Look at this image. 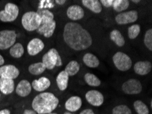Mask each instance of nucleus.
<instances>
[{
    "mask_svg": "<svg viewBox=\"0 0 152 114\" xmlns=\"http://www.w3.org/2000/svg\"><path fill=\"white\" fill-rule=\"evenodd\" d=\"M15 90V81L10 79L0 77V91L2 94L8 95Z\"/></svg>",
    "mask_w": 152,
    "mask_h": 114,
    "instance_id": "obj_15",
    "label": "nucleus"
},
{
    "mask_svg": "<svg viewBox=\"0 0 152 114\" xmlns=\"http://www.w3.org/2000/svg\"><path fill=\"white\" fill-rule=\"evenodd\" d=\"M23 27L28 32L36 31L41 24L40 16L36 12L30 11L25 13L21 18Z\"/></svg>",
    "mask_w": 152,
    "mask_h": 114,
    "instance_id": "obj_3",
    "label": "nucleus"
},
{
    "mask_svg": "<svg viewBox=\"0 0 152 114\" xmlns=\"http://www.w3.org/2000/svg\"><path fill=\"white\" fill-rule=\"evenodd\" d=\"M114 0H101L100 1L101 5L107 7V8H109L110 6H113V4Z\"/></svg>",
    "mask_w": 152,
    "mask_h": 114,
    "instance_id": "obj_34",
    "label": "nucleus"
},
{
    "mask_svg": "<svg viewBox=\"0 0 152 114\" xmlns=\"http://www.w3.org/2000/svg\"><path fill=\"white\" fill-rule=\"evenodd\" d=\"M85 82L92 87H98L101 84V81L95 74L92 73H86L84 76Z\"/></svg>",
    "mask_w": 152,
    "mask_h": 114,
    "instance_id": "obj_29",
    "label": "nucleus"
},
{
    "mask_svg": "<svg viewBox=\"0 0 152 114\" xmlns=\"http://www.w3.org/2000/svg\"><path fill=\"white\" fill-rule=\"evenodd\" d=\"M134 107L138 114H149L148 107L141 101H136L134 103Z\"/></svg>",
    "mask_w": 152,
    "mask_h": 114,
    "instance_id": "obj_30",
    "label": "nucleus"
},
{
    "mask_svg": "<svg viewBox=\"0 0 152 114\" xmlns=\"http://www.w3.org/2000/svg\"><path fill=\"white\" fill-rule=\"evenodd\" d=\"M83 61L87 66L89 68H97L100 64L98 58L95 55L90 53H87L83 57Z\"/></svg>",
    "mask_w": 152,
    "mask_h": 114,
    "instance_id": "obj_22",
    "label": "nucleus"
},
{
    "mask_svg": "<svg viewBox=\"0 0 152 114\" xmlns=\"http://www.w3.org/2000/svg\"><path fill=\"white\" fill-rule=\"evenodd\" d=\"M19 13L18 7L15 4H6L4 10L0 11V21L2 22H12L17 19Z\"/></svg>",
    "mask_w": 152,
    "mask_h": 114,
    "instance_id": "obj_5",
    "label": "nucleus"
},
{
    "mask_svg": "<svg viewBox=\"0 0 152 114\" xmlns=\"http://www.w3.org/2000/svg\"><path fill=\"white\" fill-rule=\"evenodd\" d=\"M4 62H5V61H4V57L2 55L0 54V66H3V65L4 64Z\"/></svg>",
    "mask_w": 152,
    "mask_h": 114,
    "instance_id": "obj_38",
    "label": "nucleus"
},
{
    "mask_svg": "<svg viewBox=\"0 0 152 114\" xmlns=\"http://www.w3.org/2000/svg\"><path fill=\"white\" fill-rule=\"evenodd\" d=\"M144 44L149 51H152V29H149L145 32L144 37Z\"/></svg>",
    "mask_w": 152,
    "mask_h": 114,
    "instance_id": "obj_33",
    "label": "nucleus"
},
{
    "mask_svg": "<svg viewBox=\"0 0 152 114\" xmlns=\"http://www.w3.org/2000/svg\"><path fill=\"white\" fill-rule=\"evenodd\" d=\"M29 72L34 75H39L45 71L46 68L42 62H36L31 64L28 68Z\"/></svg>",
    "mask_w": 152,
    "mask_h": 114,
    "instance_id": "obj_26",
    "label": "nucleus"
},
{
    "mask_svg": "<svg viewBox=\"0 0 152 114\" xmlns=\"http://www.w3.org/2000/svg\"><path fill=\"white\" fill-rule=\"evenodd\" d=\"M59 99L53 94L43 92L37 95L32 101L33 110L38 114H49L57 108Z\"/></svg>",
    "mask_w": 152,
    "mask_h": 114,
    "instance_id": "obj_2",
    "label": "nucleus"
},
{
    "mask_svg": "<svg viewBox=\"0 0 152 114\" xmlns=\"http://www.w3.org/2000/svg\"><path fill=\"white\" fill-rule=\"evenodd\" d=\"M24 51L23 46L20 43H17L10 47V54L11 56L15 58H20L23 55Z\"/></svg>",
    "mask_w": 152,
    "mask_h": 114,
    "instance_id": "obj_25",
    "label": "nucleus"
},
{
    "mask_svg": "<svg viewBox=\"0 0 152 114\" xmlns=\"http://www.w3.org/2000/svg\"><path fill=\"white\" fill-rule=\"evenodd\" d=\"M68 80H69V76L68 74L66 73L65 71H62L58 74L57 76L56 81L57 84L58 86L59 89L64 91V90H66L68 88Z\"/></svg>",
    "mask_w": 152,
    "mask_h": 114,
    "instance_id": "obj_21",
    "label": "nucleus"
},
{
    "mask_svg": "<svg viewBox=\"0 0 152 114\" xmlns=\"http://www.w3.org/2000/svg\"><path fill=\"white\" fill-rule=\"evenodd\" d=\"M80 114H95L93 111V110H91L90 109H85V110L82 111L80 113Z\"/></svg>",
    "mask_w": 152,
    "mask_h": 114,
    "instance_id": "obj_35",
    "label": "nucleus"
},
{
    "mask_svg": "<svg viewBox=\"0 0 152 114\" xmlns=\"http://www.w3.org/2000/svg\"><path fill=\"white\" fill-rule=\"evenodd\" d=\"M80 70V65L77 61L70 62L66 66L65 71L68 74V76H74L79 73Z\"/></svg>",
    "mask_w": 152,
    "mask_h": 114,
    "instance_id": "obj_27",
    "label": "nucleus"
},
{
    "mask_svg": "<svg viewBox=\"0 0 152 114\" xmlns=\"http://www.w3.org/2000/svg\"><path fill=\"white\" fill-rule=\"evenodd\" d=\"M68 17L71 20L77 21L84 17L85 12L81 6L73 5L69 7L66 12Z\"/></svg>",
    "mask_w": 152,
    "mask_h": 114,
    "instance_id": "obj_14",
    "label": "nucleus"
},
{
    "mask_svg": "<svg viewBox=\"0 0 152 114\" xmlns=\"http://www.w3.org/2000/svg\"><path fill=\"white\" fill-rule=\"evenodd\" d=\"M40 16L41 19V23L52 21L54 20V15L53 13L47 9H39L36 12Z\"/></svg>",
    "mask_w": 152,
    "mask_h": 114,
    "instance_id": "obj_24",
    "label": "nucleus"
},
{
    "mask_svg": "<svg viewBox=\"0 0 152 114\" xmlns=\"http://www.w3.org/2000/svg\"><path fill=\"white\" fill-rule=\"evenodd\" d=\"M113 61L116 68L121 71H127L132 67L131 58L123 52H117L113 57Z\"/></svg>",
    "mask_w": 152,
    "mask_h": 114,
    "instance_id": "obj_6",
    "label": "nucleus"
},
{
    "mask_svg": "<svg viewBox=\"0 0 152 114\" xmlns=\"http://www.w3.org/2000/svg\"><path fill=\"white\" fill-rule=\"evenodd\" d=\"M138 13L136 10L124 12L118 14L115 17V21L119 25H126L137 21Z\"/></svg>",
    "mask_w": 152,
    "mask_h": 114,
    "instance_id": "obj_9",
    "label": "nucleus"
},
{
    "mask_svg": "<svg viewBox=\"0 0 152 114\" xmlns=\"http://www.w3.org/2000/svg\"><path fill=\"white\" fill-rule=\"evenodd\" d=\"M19 70L14 65L8 64L0 67V77L15 79L19 75Z\"/></svg>",
    "mask_w": 152,
    "mask_h": 114,
    "instance_id": "obj_10",
    "label": "nucleus"
},
{
    "mask_svg": "<svg viewBox=\"0 0 152 114\" xmlns=\"http://www.w3.org/2000/svg\"><path fill=\"white\" fill-rule=\"evenodd\" d=\"M132 2H134V3L137 4V3H139V2H140V1H139H139H134V0H133Z\"/></svg>",
    "mask_w": 152,
    "mask_h": 114,
    "instance_id": "obj_40",
    "label": "nucleus"
},
{
    "mask_svg": "<svg viewBox=\"0 0 152 114\" xmlns=\"http://www.w3.org/2000/svg\"><path fill=\"white\" fill-rule=\"evenodd\" d=\"M85 99L89 104L95 107L102 105L104 101L102 93L97 90H90L87 92L85 94Z\"/></svg>",
    "mask_w": 152,
    "mask_h": 114,
    "instance_id": "obj_11",
    "label": "nucleus"
},
{
    "mask_svg": "<svg viewBox=\"0 0 152 114\" xmlns=\"http://www.w3.org/2000/svg\"><path fill=\"white\" fill-rule=\"evenodd\" d=\"M56 28V22L53 20L52 21L41 23L40 27L36 30L38 34L43 35L46 38H50L53 34Z\"/></svg>",
    "mask_w": 152,
    "mask_h": 114,
    "instance_id": "obj_13",
    "label": "nucleus"
},
{
    "mask_svg": "<svg viewBox=\"0 0 152 114\" xmlns=\"http://www.w3.org/2000/svg\"><path fill=\"white\" fill-rule=\"evenodd\" d=\"M17 34L14 30L0 31V50H6L15 44Z\"/></svg>",
    "mask_w": 152,
    "mask_h": 114,
    "instance_id": "obj_7",
    "label": "nucleus"
},
{
    "mask_svg": "<svg viewBox=\"0 0 152 114\" xmlns=\"http://www.w3.org/2000/svg\"><path fill=\"white\" fill-rule=\"evenodd\" d=\"M0 114H10V111L8 109H3L0 111Z\"/></svg>",
    "mask_w": 152,
    "mask_h": 114,
    "instance_id": "obj_37",
    "label": "nucleus"
},
{
    "mask_svg": "<svg viewBox=\"0 0 152 114\" xmlns=\"http://www.w3.org/2000/svg\"><path fill=\"white\" fill-rule=\"evenodd\" d=\"M55 2H56L57 4H59V5H63V4L66 3V1H65V0H62V1H59V0H56Z\"/></svg>",
    "mask_w": 152,
    "mask_h": 114,
    "instance_id": "obj_39",
    "label": "nucleus"
},
{
    "mask_svg": "<svg viewBox=\"0 0 152 114\" xmlns=\"http://www.w3.org/2000/svg\"><path fill=\"white\" fill-rule=\"evenodd\" d=\"M0 98H1V94H0Z\"/></svg>",
    "mask_w": 152,
    "mask_h": 114,
    "instance_id": "obj_43",
    "label": "nucleus"
},
{
    "mask_svg": "<svg viewBox=\"0 0 152 114\" xmlns=\"http://www.w3.org/2000/svg\"><path fill=\"white\" fill-rule=\"evenodd\" d=\"M31 85L27 80H21L16 88V93L20 97H26L31 92Z\"/></svg>",
    "mask_w": 152,
    "mask_h": 114,
    "instance_id": "obj_16",
    "label": "nucleus"
},
{
    "mask_svg": "<svg viewBox=\"0 0 152 114\" xmlns=\"http://www.w3.org/2000/svg\"><path fill=\"white\" fill-rule=\"evenodd\" d=\"M42 64L46 69L52 70L55 66H61L62 60L57 51L54 48L50 49L42 57Z\"/></svg>",
    "mask_w": 152,
    "mask_h": 114,
    "instance_id": "obj_4",
    "label": "nucleus"
},
{
    "mask_svg": "<svg viewBox=\"0 0 152 114\" xmlns=\"http://www.w3.org/2000/svg\"><path fill=\"white\" fill-rule=\"evenodd\" d=\"M31 88L37 92H43L47 90L50 85V81L47 77H40L39 79L34 80L31 83Z\"/></svg>",
    "mask_w": 152,
    "mask_h": 114,
    "instance_id": "obj_18",
    "label": "nucleus"
},
{
    "mask_svg": "<svg viewBox=\"0 0 152 114\" xmlns=\"http://www.w3.org/2000/svg\"><path fill=\"white\" fill-rule=\"evenodd\" d=\"M44 47H45V44L42 40L37 38H34L27 44V52L29 55L34 56L42 51Z\"/></svg>",
    "mask_w": 152,
    "mask_h": 114,
    "instance_id": "obj_12",
    "label": "nucleus"
},
{
    "mask_svg": "<svg viewBox=\"0 0 152 114\" xmlns=\"http://www.w3.org/2000/svg\"><path fill=\"white\" fill-rule=\"evenodd\" d=\"M23 114H36V112L34 110H31V109H26L23 112Z\"/></svg>",
    "mask_w": 152,
    "mask_h": 114,
    "instance_id": "obj_36",
    "label": "nucleus"
},
{
    "mask_svg": "<svg viewBox=\"0 0 152 114\" xmlns=\"http://www.w3.org/2000/svg\"><path fill=\"white\" fill-rule=\"evenodd\" d=\"M130 1L128 0H115L113 4V8L116 12L121 13L128 9Z\"/></svg>",
    "mask_w": 152,
    "mask_h": 114,
    "instance_id": "obj_28",
    "label": "nucleus"
},
{
    "mask_svg": "<svg viewBox=\"0 0 152 114\" xmlns=\"http://www.w3.org/2000/svg\"><path fill=\"white\" fill-rule=\"evenodd\" d=\"M81 2L85 7L96 14L100 13L102 10V5L98 0H83Z\"/></svg>",
    "mask_w": 152,
    "mask_h": 114,
    "instance_id": "obj_20",
    "label": "nucleus"
},
{
    "mask_svg": "<svg viewBox=\"0 0 152 114\" xmlns=\"http://www.w3.org/2000/svg\"><path fill=\"white\" fill-rule=\"evenodd\" d=\"M49 114H57V113H49Z\"/></svg>",
    "mask_w": 152,
    "mask_h": 114,
    "instance_id": "obj_42",
    "label": "nucleus"
},
{
    "mask_svg": "<svg viewBox=\"0 0 152 114\" xmlns=\"http://www.w3.org/2000/svg\"><path fill=\"white\" fill-rule=\"evenodd\" d=\"M113 114H132V111L128 106L121 104L113 108Z\"/></svg>",
    "mask_w": 152,
    "mask_h": 114,
    "instance_id": "obj_32",
    "label": "nucleus"
},
{
    "mask_svg": "<svg viewBox=\"0 0 152 114\" xmlns=\"http://www.w3.org/2000/svg\"><path fill=\"white\" fill-rule=\"evenodd\" d=\"M110 38L116 45L120 46V47L125 45V39L119 30H112L110 33Z\"/></svg>",
    "mask_w": 152,
    "mask_h": 114,
    "instance_id": "obj_23",
    "label": "nucleus"
},
{
    "mask_svg": "<svg viewBox=\"0 0 152 114\" xmlns=\"http://www.w3.org/2000/svg\"><path fill=\"white\" fill-rule=\"evenodd\" d=\"M63 36L65 43L75 51L85 50L92 45L90 34L79 23L70 22L66 24Z\"/></svg>",
    "mask_w": 152,
    "mask_h": 114,
    "instance_id": "obj_1",
    "label": "nucleus"
},
{
    "mask_svg": "<svg viewBox=\"0 0 152 114\" xmlns=\"http://www.w3.org/2000/svg\"><path fill=\"white\" fill-rule=\"evenodd\" d=\"M82 100L79 96H72L66 101L65 103V108L69 111H77L81 107Z\"/></svg>",
    "mask_w": 152,
    "mask_h": 114,
    "instance_id": "obj_19",
    "label": "nucleus"
},
{
    "mask_svg": "<svg viewBox=\"0 0 152 114\" xmlns=\"http://www.w3.org/2000/svg\"><path fill=\"white\" fill-rule=\"evenodd\" d=\"M152 68V64L148 61L138 62L134 66V71L136 74L139 75H146L150 73Z\"/></svg>",
    "mask_w": 152,
    "mask_h": 114,
    "instance_id": "obj_17",
    "label": "nucleus"
},
{
    "mask_svg": "<svg viewBox=\"0 0 152 114\" xmlns=\"http://www.w3.org/2000/svg\"><path fill=\"white\" fill-rule=\"evenodd\" d=\"M140 32V27L139 25L134 24L131 25L128 28V37L130 39H135L137 37L139 36Z\"/></svg>",
    "mask_w": 152,
    "mask_h": 114,
    "instance_id": "obj_31",
    "label": "nucleus"
},
{
    "mask_svg": "<svg viewBox=\"0 0 152 114\" xmlns=\"http://www.w3.org/2000/svg\"><path fill=\"white\" fill-rule=\"evenodd\" d=\"M64 114H72V113H70V112H65V113H64Z\"/></svg>",
    "mask_w": 152,
    "mask_h": 114,
    "instance_id": "obj_41",
    "label": "nucleus"
},
{
    "mask_svg": "<svg viewBox=\"0 0 152 114\" xmlns=\"http://www.w3.org/2000/svg\"><path fill=\"white\" fill-rule=\"evenodd\" d=\"M122 90L124 93L127 94H138L141 92L142 87L140 81L135 79H130L126 81L122 85Z\"/></svg>",
    "mask_w": 152,
    "mask_h": 114,
    "instance_id": "obj_8",
    "label": "nucleus"
}]
</instances>
